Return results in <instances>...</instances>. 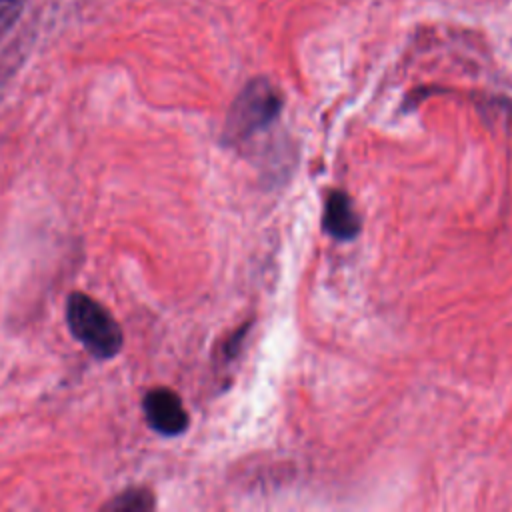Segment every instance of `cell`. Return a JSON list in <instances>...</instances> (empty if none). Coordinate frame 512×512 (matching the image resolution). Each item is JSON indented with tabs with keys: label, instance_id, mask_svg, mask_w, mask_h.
<instances>
[{
	"label": "cell",
	"instance_id": "cell-1",
	"mask_svg": "<svg viewBox=\"0 0 512 512\" xmlns=\"http://www.w3.org/2000/svg\"><path fill=\"white\" fill-rule=\"evenodd\" d=\"M66 324L72 336L98 360L116 356L124 344L122 328L94 298L74 292L66 302Z\"/></svg>",
	"mask_w": 512,
	"mask_h": 512
},
{
	"label": "cell",
	"instance_id": "cell-2",
	"mask_svg": "<svg viewBox=\"0 0 512 512\" xmlns=\"http://www.w3.org/2000/svg\"><path fill=\"white\" fill-rule=\"evenodd\" d=\"M282 100L278 90L268 80H252L234 100L228 120L226 138L230 142L246 140L266 128L280 112Z\"/></svg>",
	"mask_w": 512,
	"mask_h": 512
},
{
	"label": "cell",
	"instance_id": "cell-3",
	"mask_svg": "<svg viewBox=\"0 0 512 512\" xmlns=\"http://www.w3.org/2000/svg\"><path fill=\"white\" fill-rule=\"evenodd\" d=\"M142 410L146 424L162 436L182 434L190 424L188 412L180 396L170 388L160 386L148 390L142 400Z\"/></svg>",
	"mask_w": 512,
	"mask_h": 512
},
{
	"label": "cell",
	"instance_id": "cell-4",
	"mask_svg": "<svg viewBox=\"0 0 512 512\" xmlns=\"http://www.w3.org/2000/svg\"><path fill=\"white\" fill-rule=\"evenodd\" d=\"M324 228L334 238H354L360 230V218L352 206V200L344 192H330L324 208Z\"/></svg>",
	"mask_w": 512,
	"mask_h": 512
},
{
	"label": "cell",
	"instance_id": "cell-5",
	"mask_svg": "<svg viewBox=\"0 0 512 512\" xmlns=\"http://www.w3.org/2000/svg\"><path fill=\"white\" fill-rule=\"evenodd\" d=\"M106 510L116 512H142L154 508V496L146 488H128L120 492L116 498H112L106 506Z\"/></svg>",
	"mask_w": 512,
	"mask_h": 512
},
{
	"label": "cell",
	"instance_id": "cell-6",
	"mask_svg": "<svg viewBox=\"0 0 512 512\" xmlns=\"http://www.w3.org/2000/svg\"><path fill=\"white\" fill-rule=\"evenodd\" d=\"M26 0H0V38L16 24Z\"/></svg>",
	"mask_w": 512,
	"mask_h": 512
}]
</instances>
